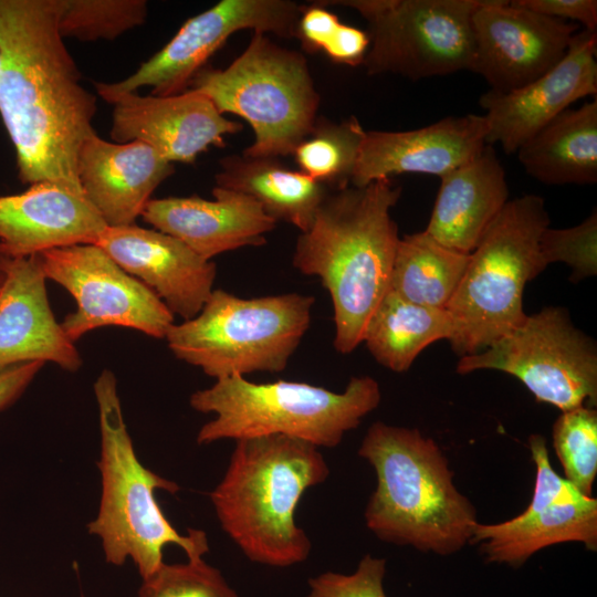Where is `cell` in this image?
Instances as JSON below:
<instances>
[{
	"instance_id": "obj_34",
	"label": "cell",
	"mask_w": 597,
	"mask_h": 597,
	"mask_svg": "<svg viewBox=\"0 0 597 597\" xmlns=\"http://www.w3.org/2000/svg\"><path fill=\"white\" fill-rule=\"evenodd\" d=\"M546 265L555 262L572 268L570 280L577 282L597 273V213L596 209L579 224L553 229L547 227L540 240Z\"/></svg>"
},
{
	"instance_id": "obj_32",
	"label": "cell",
	"mask_w": 597,
	"mask_h": 597,
	"mask_svg": "<svg viewBox=\"0 0 597 597\" xmlns=\"http://www.w3.org/2000/svg\"><path fill=\"white\" fill-rule=\"evenodd\" d=\"M308 53L323 52L335 63L363 65L369 48L366 31L343 23L317 1L303 6L295 36Z\"/></svg>"
},
{
	"instance_id": "obj_13",
	"label": "cell",
	"mask_w": 597,
	"mask_h": 597,
	"mask_svg": "<svg viewBox=\"0 0 597 597\" xmlns=\"http://www.w3.org/2000/svg\"><path fill=\"white\" fill-rule=\"evenodd\" d=\"M302 4L290 0H222L188 19L171 40L124 80L97 82L98 95L137 92L169 96L188 90L195 75L241 30L294 38Z\"/></svg>"
},
{
	"instance_id": "obj_5",
	"label": "cell",
	"mask_w": 597,
	"mask_h": 597,
	"mask_svg": "<svg viewBox=\"0 0 597 597\" xmlns=\"http://www.w3.org/2000/svg\"><path fill=\"white\" fill-rule=\"evenodd\" d=\"M98 407L101 454L97 462L102 492L96 517L88 532L101 540L107 563L122 566L127 558L143 579L150 577L163 562L167 544L182 548L188 559L209 551L207 535L189 528L177 532L155 498L156 490L171 494L179 485L150 471L139 461L128 433L114 373L104 369L94 383Z\"/></svg>"
},
{
	"instance_id": "obj_6",
	"label": "cell",
	"mask_w": 597,
	"mask_h": 597,
	"mask_svg": "<svg viewBox=\"0 0 597 597\" xmlns=\"http://www.w3.org/2000/svg\"><path fill=\"white\" fill-rule=\"evenodd\" d=\"M380 400L379 384L369 376L352 377L343 392L301 381L258 384L232 376L195 391L189 402L199 412L214 415L200 428L199 444L281 434L333 448Z\"/></svg>"
},
{
	"instance_id": "obj_21",
	"label": "cell",
	"mask_w": 597,
	"mask_h": 597,
	"mask_svg": "<svg viewBox=\"0 0 597 597\" xmlns=\"http://www.w3.org/2000/svg\"><path fill=\"white\" fill-rule=\"evenodd\" d=\"M106 224L84 193L42 181L0 197V253L27 258L73 244H95Z\"/></svg>"
},
{
	"instance_id": "obj_16",
	"label": "cell",
	"mask_w": 597,
	"mask_h": 597,
	"mask_svg": "<svg viewBox=\"0 0 597 597\" xmlns=\"http://www.w3.org/2000/svg\"><path fill=\"white\" fill-rule=\"evenodd\" d=\"M101 97L113 105L109 135L115 143H146L171 164H193L209 147H224L226 135L243 128L191 88L169 96L128 92Z\"/></svg>"
},
{
	"instance_id": "obj_3",
	"label": "cell",
	"mask_w": 597,
	"mask_h": 597,
	"mask_svg": "<svg viewBox=\"0 0 597 597\" xmlns=\"http://www.w3.org/2000/svg\"><path fill=\"white\" fill-rule=\"evenodd\" d=\"M358 454L376 472L365 521L379 540L441 556L471 542L476 511L455 488L448 459L434 440L418 429L377 421Z\"/></svg>"
},
{
	"instance_id": "obj_29",
	"label": "cell",
	"mask_w": 597,
	"mask_h": 597,
	"mask_svg": "<svg viewBox=\"0 0 597 597\" xmlns=\"http://www.w3.org/2000/svg\"><path fill=\"white\" fill-rule=\"evenodd\" d=\"M365 134L355 116L338 123L318 117L292 155L300 171L337 191L350 186Z\"/></svg>"
},
{
	"instance_id": "obj_31",
	"label": "cell",
	"mask_w": 597,
	"mask_h": 597,
	"mask_svg": "<svg viewBox=\"0 0 597 597\" xmlns=\"http://www.w3.org/2000/svg\"><path fill=\"white\" fill-rule=\"evenodd\" d=\"M553 446L565 479L582 494L593 496L597 474V411L578 407L563 411L553 427Z\"/></svg>"
},
{
	"instance_id": "obj_36",
	"label": "cell",
	"mask_w": 597,
	"mask_h": 597,
	"mask_svg": "<svg viewBox=\"0 0 597 597\" xmlns=\"http://www.w3.org/2000/svg\"><path fill=\"white\" fill-rule=\"evenodd\" d=\"M515 2L543 15L582 24L585 30L597 29L596 0H515Z\"/></svg>"
},
{
	"instance_id": "obj_37",
	"label": "cell",
	"mask_w": 597,
	"mask_h": 597,
	"mask_svg": "<svg viewBox=\"0 0 597 597\" xmlns=\"http://www.w3.org/2000/svg\"><path fill=\"white\" fill-rule=\"evenodd\" d=\"M43 365L42 362H30L0 371V411L20 398Z\"/></svg>"
},
{
	"instance_id": "obj_14",
	"label": "cell",
	"mask_w": 597,
	"mask_h": 597,
	"mask_svg": "<svg viewBox=\"0 0 597 597\" xmlns=\"http://www.w3.org/2000/svg\"><path fill=\"white\" fill-rule=\"evenodd\" d=\"M536 467L535 488L528 506L512 520L474 526L471 544H481L488 563L522 566L533 554L554 544L578 542L597 548V500L582 494L553 469L546 440H528Z\"/></svg>"
},
{
	"instance_id": "obj_38",
	"label": "cell",
	"mask_w": 597,
	"mask_h": 597,
	"mask_svg": "<svg viewBox=\"0 0 597 597\" xmlns=\"http://www.w3.org/2000/svg\"><path fill=\"white\" fill-rule=\"evenodd\" d=\"M3 261H4V255L0 253V287L3 281V275H4Z\"/></svg>"
},
{
	"instance_id": "obj_25",
	"label": "cell",
	"mask_w": 597,
	"mask_h": 597,
	"mask_svg": "<svg viewBox=\"0 0 597 597\" xmlns=\"http://www.w3.org/2000/svg\"><path fill=\"white\" fill-rule=\"evenodd\" d=\"M214 180L216 187L251 197L273 220L291 223L301 232L310 229L320 206L332 192L276 158L243 154L222 158Z\"/></svg>"
},
{
	"instance_id": "obj_4",
	"label": "cell",
	"mask_w": 597,
	"mask_h": 597,
	"mask_svg": "<svg viewBox=\"0 0 597 597\" xmlns=\"http://www.w3.org/2000/svg\"><path fill=\"white\" fill-rule=\"evenodd\" d=\"M328 474L312 443L281 434L240 439L210 500L222 530L249 559L287 567L304 562L312 548L295 523L298 502Z\"/></svg>"
},
{
	"instance_id": "obj_10",
	"label": "cell",
	"mask_w": 597,
	"mask_h": 597,
	"mask_svg": "<svg viewBox=\"0 0 597 597\" xmlns=\"http://www.w3.org/2000/svg\"><path fill=\"white\" fill-rule=\"evenodd\" d=\"M482 0H335L320 4L357 11L367 22L368 75L411 81L469 71L472 17Z\"/></svg>"
},
{
	"instance_id": "obj_28",
	"label": "cell",
	"mask_w": 597,
	"mask_h": 597,
	"mask_svg": "<svg viewBox=\"0 0 597 597\" xmlns=\"http://www.w3.org/2000/svg\"><path fill=\"white\" fill-rule=\"evenodd\" d=\"M469 259L426 231L405 234L397 244L389 290L412 303L446 308Z\"/></svg>"
},
{
	"instance_id": "obj_30",
	"label": "cell",
	"mask_w": 597,
	"mask_h": 597,
	"mask_svg": "<svg viewBox=\"0 0 597 597\" xmlns=\"http://www.w3.org/2000/svg\"><path fill=\"white\" fill-rule=\"evenodd\" d=\"M145 0H62L59 31L80 41H112L145 23Z\"/></svg>"
},
{
	"instance_id": "obj_17",
	"label": "cell",
	"mask_w": 597,
	"mask_h": 597,
	"mask_svg": "<svg viewBox=\"0 0 597 597\" xmlns=\"http://www.w3.org/2000/svg\"><path fill=\"white\" fill-rule=\"evenodd\" d=\"M597 31L579 30L565 56L548 72L514 91L489 90L479 98L485 111L488 145L513 154L552 119L582 98L597 94Z\"/></svg>"
},
{
	"instance_id": "obj_18",
	"label": "cell",
	"mask_w": 597,
	"mask_h": 597,
	"mask_svg": "<svg viewBox=\"0 0 597 597\" xmlns=\"http://www.w3.org/2000/svg\"><path fill=\"white\" fill-rule=\"evenodd\" d=\"M95 244L185 321L201 311L213 291L216 264L156 229L106 227Z\"/></svg>"
},
{
	"instance_id": "obj_33",
	"label": "cell",
	"mask_w": 597,
	"mask_h": 597,
	"mask_svg": "<svg viewBox=\"0 0 597 597\" xmlns=\"http://www.w3.org/2000/svg\"><path fill=\"white\" fill-rule=\"evenodd\" d=\"M138 597H239L222 574L202 557L185 564H163L143 579Z\"/></svg>"
},
{
	"instance_id": "obj_24",
	"label": "cell",
	"mask_w": 597,
	"mask_h": 597,
	"mask_svg": "<svg viewBox=\"0 0 597 597\" xmlns=\"http://www.w3.org/2000/svg\"><path fill=\"white\" fill-rule=\"evenodd\" d=\"M426 232L441 244L470 254L509 201L506 174L492 145L446 172Z\"/></svg>"
},
{
	"instance_id": "obj_19",
	"label": "cell",
	"mask_w": 597,
	"mask_h": 597,
	"mask_svg": "<svg viewBox=\"0 0 597 597\" xmlns=\"http://www.w3.org/2000/svg\"><path fill=\"white\" fill-rule=\"evenodd\" d=\"M483 115L439 119L409 130H366L350 186L401 174L441 177L475 157L486 144Z\"/></svg>"
},
{
	"instance_id": "obj_27",
	"label": "cell",
	"mask_w": 597,
	"mask_h": 597,
	"mask_svg": "<svg viewBox=\"0 0 597 597\" xmlns=\"http://www.w3.org/2000/svg\"><path fill=\"white\" fill-rule=\"evenodd\" d=\"M454 335L446 308L412 303L389 290L368 321L363 342L384 367L402 373L430 344Z\"/></svg>"
},
{
	"instance_id": "obj_20",
	"label": "cell",
	"mask_w": 597,
	"mask_h": 597,
	"mask_svg": "<svg viewBox=\"0 0 597 597\" xmlns=\"http://www.w3.org/2000/svg\"><path fill=\"white\" fill-rule=\"evenodd\" d=\"M0 287V371L30 362H51L76 371L82 358L51 310L38 254L4 255Z\"/></svg>"
},
{
	"instance_id": "obj_26",
	"label": "cell",
	"mask_w": 597,
	"mask_h": 597,
	"mask_svg": "<svg viewBox=\"0 0 597 597\" xmlns=\"http://www.w3.org/2000/svg\"><path fill=\"white\" fill-rule=\"evenodd\" d=\"M516 154L526 174L542 184H596L597 100L562 112Z\"/></svg>"
},
{
	"instance_id": "obj_35",
	"label": "cell",
	"mask_w": 597,
	"mask_h": 597,
	"mask_svg": "<svg viewBox=\"0 0 597 597\" xmlns=\"http://www.w3.org/2000/svg\"><path fill=\"white\" fill-rule=\"evenodd\" d=\"M385 573L386 561L367 554L352 574L326 572L311 578L306 597H387Z\"/></svg>"
},
{
	"instance_id": "obj_22",
	"label": "cell",
	"mask_w": 597,
	"mask_h": 597,
	"mask_svg": "<svg viewBox=\"0 0 597 597\" xmlns=\"http://www.w3.org/2000/svg\"><path fill=\"white\" fill-rule=\"evenodd\" d=\"M212 200L199 197L150 199L140 217L206 260L266 243V234L277 222L254 199L219 187L212 189Z\"/></svg>"
},
{
	"instance_id": "obj_9",
	"label": "cell",
	"mask_w": 597,
	"mask_h": 597,
	"mask_svg": "<svg viewBox=\"0 0 597 597\" xmlns=\"http://www.w3.org/2000/svg\"><path fill=\"white\" fill-rule=\"evenodd\" d=\"M189 87L221 114L249 123L254 140L242 154L250 157L292 155L318 118L320 95L305 56L260 32L226 69L203 66Z\"/></svg>"
},
{
	"instance_id": "obj_11",
	"label": "cell",
	"mask_w": 597,
	"mask_h": 597,
	"mask_svg": "<svg viewBox=\"0 0 597 597\" xmlns=\"http://www.w3.org/2000/svg\"><path fill=\"white\" fill-rule=\"evenodd\" d=\"M493 369L517 378L536 398L563 411L595 407L597 347L568 311L546 306L480 353L460 357L457 371Z\"/></svg>"
},
{
	"instance_id": "obj_12",
	"label": "cell",
	"mask_w": 597,
	"mask_h": 597,
	"mask_svg": "<svg viewBox=\"0 0 597 597\" xmlns=\"http://www.w3.org/2000/svg\"><path fill=\"white\" fill-rule=\"evenodd\" d=\"M38 256L46 279L63 286L76 302V310L61 323L73 343L104 326L165 338L174 324V314L157 294L96 244L56 248Z\"/></svg>"
},
{
	"instance_id": "obj_15",
	"label": "cell",
	"mask_w": 597,
	"mask_h": 597,
	"mask_svg": "<svg viewBox=\"0 0 597 597\" xmlns=\"http://www.w3.org/2000/svg\"><path fill=\"white\" fill-rule=\"evenodd\" d=\"M578 31L576 23L534 12L515 0H482L472 17L469 71L491 91L517 90L553 69Z\"/></svg>"
},
{
	"instance_id": "obj_7",
	"label": "cell",
	"mask_w": 597,
	"mask_h": 597,
	"mask_svg": "<svg viewBox=\"0 0 597 597\" xmlns=\"http://www.w3.org/2000/svg\"><path fill=\"white\" fill-rule=\"evenodd\" d=\"M547 227L542 197L509 200L470 253L446 307L454 324L450 344L460 357L482 352L524 322L525 285L547 266L540 249Z\"/></svg>"
},
{
	"instance_id": "obj_23",
	"label": "cell",
	"mask_w": 597,
	"mask_h": 597,
	"mask_svg": "<svg viewBox=\"0 0 597 597\" xmlns=\"http://www.w3.org/2000/svg\"><path fill=\"white\" fill-rule=\"evenodd\" d=\"M174 172V164L139 140L113 143L95 134L77 156L83 193L107 227L134 224L153 192Z\"/></svg>"
},
{
	"instance_id": "obj_1",
	"label": "cell",
	"mask_w": 597,
	"mask_h": 597,
	"mask_svg": "<svg viewBox=\"0 0 597 597\" xmlns=\"http://www.w3.org/2000/svg\"><path fill=\"white\" fill-rule=\"evenodd\" d=\"M62 0H0V116L23 184L83 192L77 156L96 134V96L59 31Z\"/></svg>"
},
{
	"instance_id": "obj_8",
	"label": "cell",
	"mask_w": 597,
	"mask_h": 597,
	"mask_svg": "<svg viewBox=\"0 0 597 597\" xmlns=\"http://www.w3.org/2000/svg\"><path fill=\"white\" fill-rule=\"evenodd\" d=\"M314 303L300 293L242 298L218 289L195 317L174 323L165 339L175 357L216 380L280 373L310 327Z\"/></svg>"
},
{
	"instance_id": "obj_2",
	"label": "cell",
	"mask_w": 597,
	"mask_h": 597,
	"mask_svg": "<svg viewBox=\"0 0 597 597\" xmlns=\"http://www.w3.org/2000/svg\"><path fill=\"white\" fill-rule=\"evenodd\" d=\"M401 188L390 179L332 191L312 226L297 237L293 266L317 276L334 312V347L349 354L363 342L369 318L389 291L399 241L391 218Z\"/></svg>"
}]
</instances>
